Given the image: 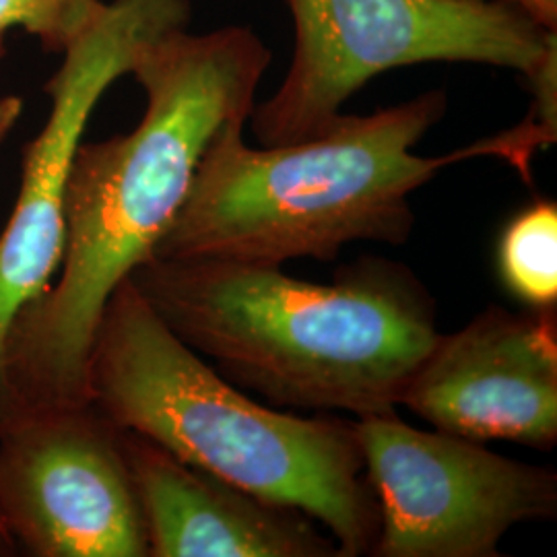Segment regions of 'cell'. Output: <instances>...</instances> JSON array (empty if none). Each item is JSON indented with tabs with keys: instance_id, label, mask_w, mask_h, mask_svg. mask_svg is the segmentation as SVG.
I'll return each mask as SVG.
<instances>
[{
	"instance_id": "6da1fadb",
	"label": "cell",
	"mask_w": 557,
	"mask_h": 557,
	"mask_svg": "<svg viewBox=\"0 0 557 557\" xmlns=\"http://www.w3.org/2000/svg\"><path fill=\"white\" fill-rule=\"evenodd\" d=\"M271 50L242 25L186 27L143 46L131 75L147 106L135 131L81 143L64 195L59 277L21 312L7 343L15 409L87 403L103 308L153 257L200 160L221 131L248 122Z\"/></svg>"
},
{
	"instance_id": "7a4b0ae2",
	"label": "cell",
	"mask_w": 557,
	"mask_h": 557,
	"mask_svg": "<svg viewBox=\"0 0 557 557\" xmlns=\"http://www.w3.org/2000/svg\"><path fill=\"white\" fill-rule=\"evenodd\" d=\"M128 281L223 379L277 407L393 413L440 337L436 301L393 260L312 283L273 264L149 257Z\"/></svg>"
},
{
	"instance_id": "3957f363",
	"label": "cell",
	"mask_w": 557,
	"mask_h": 557,
	"mask_svg": "<svg viewBox=\"0 0 557 557\" xmlns=\"http://www.w3.org/2000/svg\"><path fill=\"white\" fill-rule=\"evenodd\" d=\"M446 108V94L436 89L374 114H341L317 137L273 147H250L244 122L225 126L205 151L153 257L283 267L335 260L354 242L398 246L416 225L411 195L442 170L492 156L527 172L533 153L547 145L524 120L446 156H416L413 147Z\"/></svg>"
},
{
	"instance_id": "277c9868",
	"label": "cell",
	"mask_w": 557,
	"mask_h": 557,
	"mask_svg": "<svg viewBox=\"0 0 557 557\" xmlns=\"http://www.w3.org/2000/svg\"><path fill=\"white\" fill-rule=\"evenodd\" d=\"M89 395L120 430L314 518L341 557L372 554L380 510L356 419L299 418L246 397L168 329L128 278L103 308Z\"/></svg>"
},
{
	"instance_id": "5b68a950",
	"label": "cell",
	"mask_w": 557,
	"mask_h": 557,
	"mask_svg": "<svg viewBox=\"0 0 557 557\" xmlns=\"http://www.w3.org/2000/svg\"><path fill=\"white\" fill-rule=\"evenodd\" d=\"M296 29L294 59L250 122L262 147L317 137L382 73L425 62H471L527 81L557 66V32L508 2L283 0Z\"/></svg>"
},
{
	"instance_id": "8992f818",
	"label": "cell",
	"mask_w": 557,
	"mask_h": 557,
	"mask_svg": "<svg viewBox=\"0 0 557 557\" xmlns=\"http://www.w3.org/2000/svg\"><path fill=\"white\" fill-rule=\"evenodd\" d=\"M356 428L380 510L370 556L498 557L512 527L556 518L557 475L547 467L423 432L397 411L356 419Z\"/></svg>"
},
{
	"instance_id": "52a82bcc",
	"label": "cell",
	"mask_w": 557,
	"mask_h": 557,
	"mask_svg": "<svg viewBox=\"0 0 557 557\" xmlns=\"http://www.w3.org/2000/svg\"><path fill=\"white\" fill-rule=\"evenodd\" d=\"M190 21L188 0H112L62 52L48 81L50 114L25 147L20 195L0 232V425L15 413L7 374L9 333L59 273L64 195L89 119L114 81L131 75L143 46Z\"/></svg>"
},
{
	"instance_id": "ba28073f",
	"label": "cell",
	"mask_w": 557,
	"mask_h": 557,
	"mask_svg": "<svg viewBox=\"0 0 557 557\" xmlns=\"http://www.w3.org/2000/svg\"><path fill=\"white\" fill-rule=\"evenodd\" d=\"M0 518L27 556L149 557L122 430L94 400L0 425Z\"/></svg>"
},
{
	"instance_id": "9c48e42d",
	"label": "cell",
	"mask_w": 557,
	"mask_h": 557,
	"mask_svg": "<svg viewBox=\"0 0 557 557\" xmlns=\"http://www.w3.org/2000/svg\"><path fill=\"white\" fill-rule=\"evenodd\" d=\"M440 432L537 450L557 442V306H492L442 335L400 398Z\"/></svg>"
},
{
	"instance_id": "30bf717a",
	"label": "cell",
	"mask_w": 557,
	"mask_h": 557,
	"mask_svg": "<svg viewBox=\"0 0 557 557\" xmlns=\"http://www.w3.org/2000/svg\"><path fill=\"white\" fill-rule=\"evenodd\" d=\"M149 557H341L314 518L259 498L122 430Z\"/></svg>"
},
{
	"instance_id": "8fae6325",
	"label": "cell",
	"mask_w": 557,
	"mask_h": 557,
	"mask_svg": "<svg viewBox=\"0 0 557 557\" xmlns=\"http://www.w3.org/2000/svg\"><path fill=\"white\" fill-rule=\"evenodd\" d=\"M498 275L512 298L529 308L557 306V205L537 200L504 227Z\"/></svg>"
},
{
	"instance_id": "7c38bea8",
	"label": "cell",
	"mask_w": 557,
	"mask_h": 557,
	"mask_svg": "<svg viewBox=\"0 0 557 557\" xmlns=\"http://www.w3.org/2000/svg\"><path fill=\"white\" fill-rule=\"evenodd\" d=\"M101 0H0V57L4 38L21 27L46 52L62 54L101 9Z\"/></svg>"
},
{
	"instance_id": "4fadbf2b",
	"label": "cell",
	"mask_w": 557,
	"mask_h": 557,
	"mask_svg": "<svg viewBox=\"0 0 557 557\" xmlns=\"http://www.w3.org/2000/svg\"><path fill=\"white\" fill-rule=\"evenodd\" d=\"M460 2H494V0H460ZM499 2H508L517 7L541 27L557 32V0H499Z\"/></svg>"
},
{
	"instance_id": "5bb4252c",
	"label": "cell",
	"mask_w": 557,
	"mask_h": 557,
	"mask_svg": "<svg viewBox=\"0 0 557 557\" xmlns=\"http://www.w3.org/2000/svg\"><path fill=\"white\" fill-rule=\"evenodd\" d=\"M23 112V101L15 96L0 98V140L4 139Z\"/></svg>"
},
{
	"instance_id": "9a60e30c",
	"label": "cell",
	"mask_w": 557,
	"mask_h": 557,
	"mask_svg": "<svg viewBox=\"0 0 557 557\" xmlns=\"http://www.w3.org/2000/svg\"><path fill=\"white\" fill-rule=\"evenodd\" d=\"M13 554H17V547H15L13 539L9 535V531H7V527L0 518V557L13 556Z\"/></svg>"
}]
</instances>
